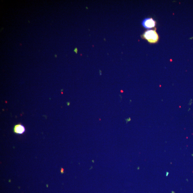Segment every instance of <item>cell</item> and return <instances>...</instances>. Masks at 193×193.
Instances as JSON below:
<instances>
[{
    "label": "cell",
    "instance_id": "1",
    "mask_svg": "<svg viewBox=\"0 0 193 193\" xmlns=\"http://www.w3.org/2000/svg\"><path fill=\"white\" fill-rule=\"evenodd\" d=\"M143 37L151 43L157 42L159 40V36L155 30L146 31L143 35Z\"/></svg>",
    "mask_w": 193,
    "mask_h": 193
},
{
    "label": "cell",
    "instance_id": "3",
    "mask_svg": "<svg viewBox=\"0 0 193 193\" xmlns=\"http://www.w3.org/2000/svg\"><path fill=\"white\" fill-rule=\"evenodd\" d=\"M25 127L22 124L15 125L13 129L14 133L17 135L23 134L25 132Z\"/></svg>",
    "mask_w": 193,
    "mask_h": 193
},
{
    "label": "cell",
    "instance_id": "2",
    "mask_svg": "<svg viewBox=\"0 0 193 193\" xmlns=\"http://www.w3.org/2000/svg\"><path fill=\"white\" fill-rule=\"evenodd\" d=\"M142 24L145 28L150 29L155 27L156 23L152 18H146L143 20Z\"/></svg>",
    "mask_w": 193,
    "mask_h": 193
},
{
    "label": "cell",
    "instance_id": "4",
    "mask_svg": "<svg viewBox=\"0 0 193 193\" xmlns=\"http://www.w3.org/2000/svg\"><path fill=\"white\" fill-rule=\"evenodd\" d=\"M55 57H57V55H55Z\"/></svg>",
    "mask_w": 193,
    "mask_h": 193
}]
</instances>
